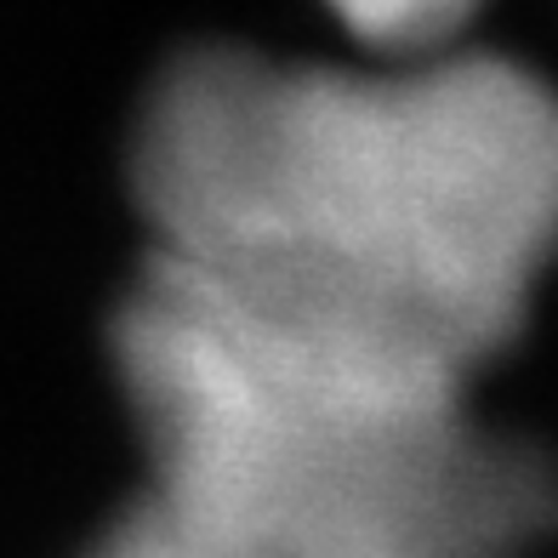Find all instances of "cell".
Wrapping results in <instances>:
<instances>
[{"mask_svg":"<svg viewBox=\"0 0 558 558\" xmlns=\"http://www.w3.org/2000/svg\"><path fill=\"white\" fill-rule=\"evenodd\" d=\"M148 257L279 337L478 383L558 263V86L530 63L183 46L132 148Z\"/></svg>","mask_w":558,"mask_h":558,"instance_id":"cell-1","label":"cell"},{"mask_svg":"<svg viewBox=\"0 0 558 558\" xmlns=\"http://www.w3.org/2000/svg\"><path fill=\"white\" fill-rule=\"evenodd\" d=\"M114 376L143 485L81 558H524L558 468L450 376L331 353L143 257Z\"/></svg>","mask_w":558,"mask_h":558,"instance_id":"cell-2","label":"cell"},{"mask_svg":"<svg viewBox=\"0 0 558 558\" xmlns=\"http://www.w3.org/2000/svg\"><path fill=\"white\" fill-rule=\"evenodd\" d=\"M490 0H325L337 29L360 46V58H434L462 46Z\"/></svg>","mask_w":558,"mask_h":558,"instance_id":"cell-3","label":"cell"}]
</instances>
